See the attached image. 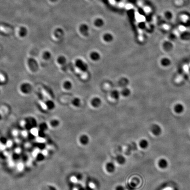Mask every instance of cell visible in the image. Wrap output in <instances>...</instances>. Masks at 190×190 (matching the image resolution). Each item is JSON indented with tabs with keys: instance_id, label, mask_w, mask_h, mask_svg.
<instances>
[{
	"instance_id": "obj_32",
	"label": "cell",
	"mask_w": 190,
	"mask_h": 190,
	"mask_svg": "<svg viewBox=\"0 0 190 190\" xmlns=\"http://www.w3.org/2000/svg\"><path fill=\"white\" fill-rule=\"evenodd\" d=\"M43 154H44V155H46L47 154V151H44L43 152Z\"/></svg>"
},
{
	"instance_id": "obj_11",
	"label": "cell",
	"mask_w": 190,
	"mask_h": 190,
	"mask_svg": "<svg viewBox=\"0 0 190 190\" xmlns=\"http://www.w3.org/2000/svg\"><path fill=\"white\" fill-rule=\"evenodd\" d=\"M72 104L76 107H79L81 105V101L78 98H75L72 101Z\"/></svg>"
},
{
	"instance_id": "obj_29",
	"label": "cell",
	"mask_w": 190,
	"mask_h": 190,
	"mask_svg": "<svg viewBox=\"0 0 190 190\" xmlns=\"http://www.w3.org/2000/svg\"><path fill=\"white\" fill-rule=\"evenodd\" d=\"M89 187L91 188H93L95 187V185L93 183H90L89 184Z\"/></svg>"
},
{
	"instance_id": "obj_13",
	"label": "cell",
	"mask_w": 190,
	"mask_h": 190,
	"mask_svg": "<svg viewBox=\"0 0 190 190\" xmlns=\"http://www.w3.org/2000/svg\"><path fill=\"white\" fill-rule=\"evenodd\" d=\"M130 93L129 89L127 88H124L121 92V94L122 96L125 97L128 96Z\"/></svg>"
},
{
	"instance_id": "obj_28",
	"label": "cell",
	"mask_w": 190,
	"mask_h": 190,
	"mask_svg": "<svg viewBox=\"0 0 190 190\" xmlns=\"http://www.w3.org/2000/svg\"><path fill=\"white\" fill-rule=\"evenodd\" d=\"M163 27H164V28L165 29V30H168L169 29V26L168 25H166V24H165L163 26Z\"/></svg>"
},
{
	"instance_id": "obj_6",
	"label": "cell",
	"mask_w": 190,
	"mask_h": 190,
	"mask_svg": "<svg viewBox=\"0 0 190 190\" xmlns=\"http://www.w3.org/2000/svg\"><path fill=\"white\" fill-rule=\"evenodd\" d=\"M90 58L94 61H97L100 60L101 55L100 53L97 51H92L90 54Z\"/></svg>"
},
{
	"instance_id": "obj_12",
	"label": "cell",
	"mask_w": 190,
	"mask_h": 190,
	"mask_svg": "<svg viewBox=\"0 0 190 190\" xmlns=\"http://www.w3.org/2000/svg\"><path fill=\"white\" fill-rule=\"evenodd\" d=\"M46 105L47 108H49V110H52L55 107V104L54 102L51 101H47L46 102Z\"/></svg>"
},
{
	"instance_id": "obj_16",
	"label": "cell",
	"mask_w": 190,
	"mask_h": 190,
	"mask_svg": "<svg viewBox=\"0 0 190 190\" xmlns=\"http://www.w3.org/2000/svg\"><path fill=\"white\" fill-rule=\"evenodd\" d=\"M107 171L109 172H113L114 169V166L113 164L112 163H108L107 165Z\"/></svg>"
},
{
	"instance_id": "obj_2",
	"label": "cell",
	"mask_w": 190,
	"mask_h": 190,
	"mask_svg": "<svg viewBox=\"0 0 190 190\" xmlns=\"http://www.w3.org/2000/svg\"><path fill=\"white\" fill-rule=\"evenodd\" d=\"M151 132L154 136H159L162 132V129L160 126L158 125L154 124L151 127Z\"/></svg>"
},
{
	"instance_id": "obj_15",
	"label": "cell",
	"mask_w": 190,
	"mask_h": 190,
	"mask_svg": "<svg viewBox=\"0 0 190 190\" xmlns=\"http://www.w3.org/2000/svg\"><path fill=\"white\" fill-rule=\"evenodd\" d=\"M88 141H89V138L86 135L82 136L80 138L81 142L84 144H86L88 143Z\"/></svg>"
},
{
	"instance_id": "obj_5",
	"label": "cell",
	"mask_w": 190,
	"mask_h": 190,
	"mask_svg": "<svg viewBox=\"0 0 190 190\" xmlns=\"http://www.w3.org/2000/svg\"><path fill=\"white\" fill-rule=\"evenodd\" d=\"M102 103V101L101 100V99L99 98L98 97H95L93 99H92L91 102V103L92 107H98L101 106Z\"/></svg>"
},
{
	"instance_id": "obj_1",
	"label": "cell",
	"mask_w": 190,
	"mask_h": 190,
	"mask_svg": "<svg viewBox=\"0 0 190 190\" xmlns=\"http://www.w3.org/2000/svg\"><path fill=\"white\" fill-rule=\"evenodd\" d=\"M75 66L80 71L86 72L88 70V66L85 62L81 59H77L75 61Z\"/></svg>"
},
{
	"instance_id": "obj_9",
	"label": "cell",
	"mask_w": 190,
	"mask_h": 190,
	"mask_svg": "<svg viewBox=\"0 0 190 190\" xmlns=\"http://www.w3.org/2000/svg\"><path fill=\"white\" fill-rule=\"evenodd\" d=\"M63 87L64 89L67 90H71L72 88V84L71 82L69 81H65L63 84Z\"/></svg>"
},
{
	"instance_id": "obj_33",
	"label": "cell",
	"mask_w": 190,
	"mask_h": 190,
	"mask_svg": "<svg viewBox=\"0 0 190 190\" xmlns=\"http://www.w3.org/2000/svg\"><path fill=\"white\" fill-rule=\"evenodd\" d=\"M173 190H179V189H178V188H174V189H173Z\"/></svg>"
},
{
	"instance_id": "obj_23",
	"label": "cell",
	"mask_w": 190,
	"mask_h": 190,
	"mask_svg": "<svg viewBox=\"0 0 190 190\" xmlns=\"http://www.w3.org/2000/svg\"><path fill=\"white\" fill-rule=\"evenodd\" d=\"M38 132L36 129H33L32 130H31V133L34 136H37V135L38 134Z\"/></svg>"
},
{
	"instance_id": "obj_3",
	"label": "cell",
	"mask_w": 190,
	"mask_h": 190,
	"mask_svg": "<svg viewBox=\"0 0 190 190\" xmlns=\"http://www.w3.org/2000/svg\"><path fill=\"white\" fill-rule=\"evenodd\" d=\"M168 162L165 158H161L158 161V166L161 169H166L168 166Z\"/></svg>"
},
{
	"instance_id": "obj_19",
	"label": "cell",
	"mask_w": 190,
	"mask_h": 190,
	"mask_svg": "<svg viewBox=\"0 0 190 190\" xmlns=\"http://www.w3.org/2000/svg\"><path fill=\"white\" fill-rule=\"evenodd\" d=\"M117 161H118V162L119 163L123 164L125 162V159L124 157H123L122 156H119L117 158Z\"/></svg>"
},
{
	"instance_id": "obj_18",
	"label": "cell",
	"mask_w": 190,
	"mask_h": 190,
	"mask_svg": "<svg viewBox=\"0 0 190 190\" xmlns=\"http://www.w3.org/2000/svg\"><path fill=\"white\" fill-rule=\"evenodd\" d=\"M103 39L106 42H110L112 40V37L110 34H106L104 37Z\"/></svg>"
},
{
	"instance_id": "obj_17",
	"label": "cell",
	"mask_w": 190,
	"mask_h": 190,
	"mask_svg": "<svg viewBox=\"0 0 190 190\" xmlns=\"http://www.w3.org/2000/svg\"><path fill=\"white\" fill-rule=\"evenodd\" d=\"M43 57L45 60H49L51 57V54L49 51H45L43 54Z\"/></svg>"
},
{
	"instance_id": "obj_4",
	"label": "cell",
	"mask_w": 190,
	"mask_h": 190,
	"mask_svg": "<svg viewBox=\"0 0 190 190\" xmlns=\"http://www.w3.org/2000/svg\"><path fill=\"white\" fill-rule=\"evenodd\" d=\"M20 89L21 91L24 93L27 94L30 92L31 90V86L29 84L24 83L22 85Z\"/></svg>"
},
{
	"instance_id": "obj_27",
	"label": "cell",
	"mask_w": 190,
	"mask_h": 190,
	"mask_svg": "<svg viewBox=\"0 0 190 190\" xmlns=\"http://www.w3.org/2000/svg\"><path fill=\"white\" fill-rule=\"evenodd\" d=\"M179 30H180V31H184V30H185V28L184 27V26H180V27H179Z\"/></svg>"
},
{
	"instance_id": "obj_30",
	"label": "cell",
	"mask_w": 190,
	"mask_h": 190,
	"mask_svg": "<svg viewBox=\"0 0 190 190\" xmlns=\"http://www.w3.org/2000/svg\"><path fill=\"white\" fill-rule=\"evenodd\" d=\"M44 141H45V140L42 138H39L38 141H39V142H44Z\"/></svg>"
},
{
	"instance_id": "obj_22",
	"label": "cell",
	"mask_w": 190,
	"mask_h": 190,
	"mask_svg": "<svg viewBox=\"0 0 190 190\" xmlns=\"http://www.w3.org/2000/svg\"><path fill=\"white\" fill-rule=\"evenodd\" d=\"M144 11L146 13H149L151 11V9L149 7H145L144 8Z\"/></svg>"
},
{
	"instance_id": "obj_25",
	"label": "cell",
	"mask_w": 190,
	"mask_h": 190,
	"mask_svg": "<svg viewBox=\"0 0 190 190\" xmlns=\"http://www.w3.org/2000/svg\"><path fill=\"white\" fill-rule=\"evenodd\" d=\"M71 181L73 182V183H76L77 182V179L75 177H73L71 178Z\"/></svg>"
},
{
	"instance_id": "obj_21",
	"label": "cell",
	"mask_w": 190,
	"mask_h": 190,
	"mask_svg": "<svg viewBox=\"0 0 190 190\" xmlns=\"http://www.w3.org/2000/svg\"><path fill=\"white\" fill-rule=\"evenodd\" d=\"M175 111L178 113H179L183 111V108L181 106H177L176 107Z\"/></svg>"
},
{
	"instance_id": "obj_10",
	"label": "cell",
	"mask_w": 190,
	"mask_h": 190,
	"mask_svg": "<svg viewBox=\"0 0 190 190\" xmlns=\"http://www.w3.org/2000/svg\"><path fill=\"white\" fill-rule=\"evenodd\" d=\"M57 62L60 65H64L66 63V58L64 56H60L57 59Z\"/></svg>"
},
{
	"instance_id": "obj_20",
	"label": "cell",
	"mask_w": 190,
	"mask_h": 190,
	"mask_svg": "<svg viewBox=\"0 0 190 190\" xmlns=\"http://www.w3.org/2000/svg\"><path fill=\"white\" fill-rule=\"evenodd\" d=\"M181 19H182L183 22H186L188 20V19H189V17L188 15H182L181 16Z\"/></svg>"
},
{
	"instance_id": "obj_34",
	"label": "cell",
	"mask_w": 190,
	"mask_h": 190,
	"mask_svg": "<svg viewBox=\"0 0 190 190\" xmlns=\"http://www.w3.org/2000/svg\"><path fill=\"white\" fill-rule=\"evenodd\" d=\"M74 190H77V189H74Z\"/></svg>"
},
{
	"instance_id": "obj_8",
	"label": "cell",
	"mask_w": 190,
	"mask_h": 190,
	"mask_svg": "<svg viewBox=\"0 0 190 190\" xmlns=\"http://www.w3.org/2000/svg\"><path fill=\"white\" fill-rule=\"evenodd\" d=\"M111 96L114 99L117 100L119 99L120 96V93L118 90H114L111 92Z\"/></svg>"
},
{
	"instance_id": "obj_24",
	"label": "cell",
	"mask_w": 190,
	"mask_h": 190,
	"mask_svg": "<svg viewBox=\"0 0 190 190\" xmlns=\"http://www.w3.org/2000/svg\"><path fill=\"white\" fill-rule=\"evenodd\" d=\"M58 123L59 122L57 120H54L51 122V124L53 126H56L58 125Z\"/></svg>"
},
{
	"instance_id": "obj_31",
	"label": "cell",
	"mask_w": 190,
	"mask_h": 190,
	"mask_svg": "<svg viewBox=\"0 0 190 190\" xmlns=\"http://www.w3.org/2000/svg\"><path fill=\"white\" fill-rule=\"evenodd\" d=\"M184 71H188V66H184Z\"/></svg>"
},
{
	"instance_id": "obj_7",
	"label": "cell",
	"mask_w": 190,
	"mask_h": 190,
	"mask_svg": "<svg viewBox=\"0 0 190 190\" xmlns=\"http://www.w3.org/2000/svg\"><path fill=\"white\" fill-rule=\"evenodd\" d=\"M139 145L142 149H146L149 146V143L147 140L143 139L139 142Z\"/></svg>"
},
{
	"instance_id": "obj_14",
	"label": "cell",
	"mask_w": 190,
	"mask_h": 190,
	"mask_svg": "<svg viewBox=\"0 0 190 190\" xmlns=\"http://www.w3.org/2000/svg\"><path fill=\"white\" fill-rule=\"evenodd\" d=\"M128 80L125 78H122L119 81V86L122 87L126 86L128 84Z\"/></svg>"
},
{
	"instance_id": "obj_26",
	"label": "cell",
	"mask_w": 190,
	"mask_h": 190,
	"mask_svg": "<svg viewBox=\"0 0 190 190\" xmlns=\"http://www.w3.org/2000/svg\"><path fill=\"white\" fill-rule=\"evenodd\" d=\"M116 190H125V189H124V188L123 187H122L121 186H120V187L119 186V187H118L116 188Z\"/></svg>"
}]
</instances>
